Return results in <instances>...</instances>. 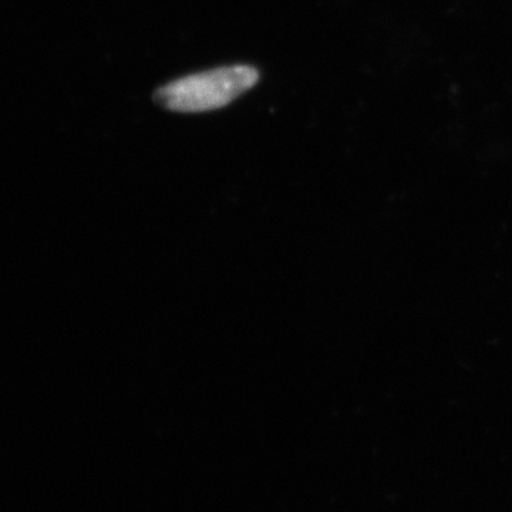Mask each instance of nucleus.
Listing matches in <instances>:
<instances>
[{
  "label": "nucleus",
  "instance_id": "f257e3e1",
  "mask_svg": "<svg viewBox=\"0 0 512 512\" xmlns=\"http://www.w3.org/2000/svg\"><path fill=\"white\" fill-rule=\"evenodd\" d=\"M258 80L259 72L254 66L220 67L165 84L154 93V101L175 113H204L228 106L252 89Z\"/></svg>",
  "mask_w": 512,
  "mask_h": 512
}]
</instances>
